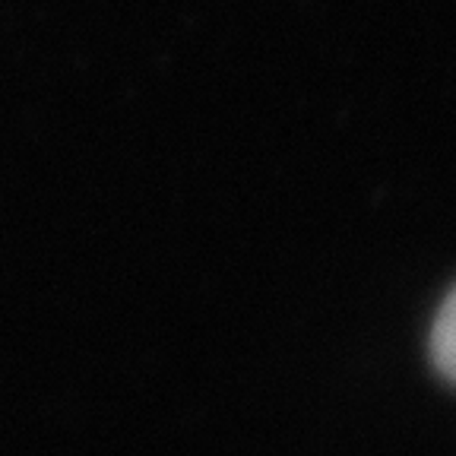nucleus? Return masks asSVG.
Returning a JSON list of instances; mask_svg holds the SVG:
<instances>
[{"label":"nucleus","mask_w":456,"mask_h":456,"mask_svg":"<svg viewBox=\"0 0 456 456\" xmlns=\"http://www.w3.org/2000/svg\"><path fill=\"white\" fill-rule=\"evenodd\" d=\"M431 358L450 384H456V289L444 298L431 327Z\"/></svg>","instance_id":"nucleus-1"}]
</instances>
